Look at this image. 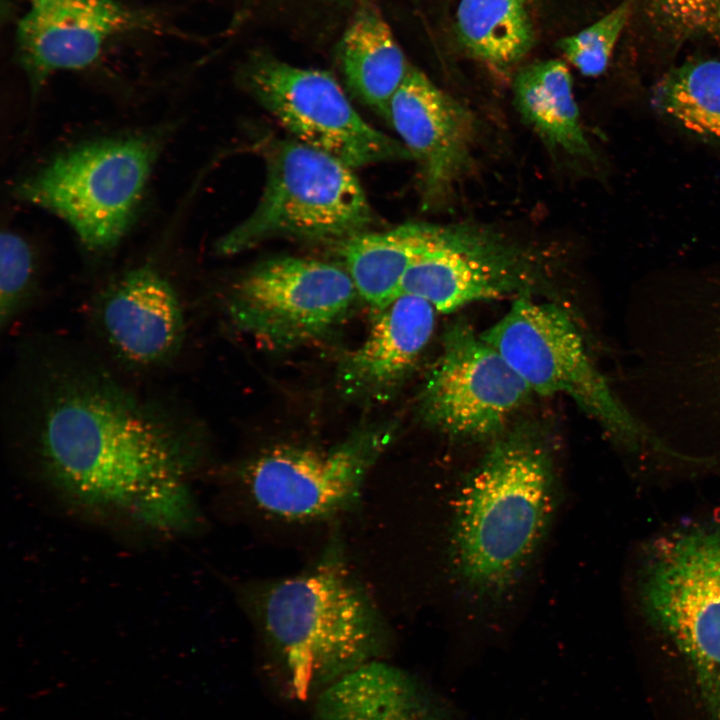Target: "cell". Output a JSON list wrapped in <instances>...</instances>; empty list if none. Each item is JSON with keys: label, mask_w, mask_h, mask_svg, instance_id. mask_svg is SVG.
Here are the masks:
<instances>
[{"label": "cell", "mask_w": 720, "mask_h": 720, "mask_svg": "<svg viewBox=\"0 0 720 720\" xmlns=\"http://www.w3.org/2000/svg\"><path fill=\"white\" fill-rule=\"evenodd\" d=\"M31 421L44 472L66 495L98 510L129 513L159 529L194 518L184 484L200 464V430L114 376L54 361L36 380Z\"/></svg>", "instance_id": "obj_1"}, {"label": "cell", "mask_w": 720, "mask_h": 720, "mask_svg": "<svg viewBox=\"0 0 720 720\" xmlns=\"http://www.w3.org/2000/svg\"><path fill=\"white\" fill-rule=\"evenodd\" d=\"M557 500L551 446L529 428L500 437L463 485L451 563L473 595L493 600L518 580L540 546Z\"/></svg>", "instance_id": "obj_2"}, {"label": "cell", "mask_w": 720, "mask_h": 720, "mask_svg": "<svg viewBox=\"0 0 720 720\" xmlns=\"http://www.w3.org/2000/svg\"><path fill=\"white\" fill-rule=\"evenodd\" d=\"M257 614L292 694L302 701L378 660L387 644L381 616L336 553L266 587Z\"/></svg>", "instance_id": "obj_3"}, {"label": "cell", "mask_w": 720, "mask_h": 720, "mask_svg": "<svg viewBox=\"0 0 720 720\" xmlns=\"http://www.w3.org/2000/svg\"><path fill=\"white\" fill-rule=\"evenodd\" d=\"M637 595L647 623L688 663L708 720H720V518L650 542Z\"/></svg>", "instance_id": "obj_4"}, {"label": "cell", "mask_w": 720, "mask_h": 720, "mask_svg": "<svg viewBox=\"0 0 720 720\" xmlns=\"http://www.w3.org/2000/svg\"><path fill=\"white\" fill-rule=\"evenodd\" d=\"M167 135L166 127L77 145L23 179L16 196L61 218L87 251L108 253L133 224Z\"/></svg>", "instance_id": "obj_5"}, {"label": "cell", "mask_w": 720, "mask_h": 720, "mask_svg": "<svg viewBox=\"0 0 720 720\" xmlns=\"http://www.w3.org/2000/svg\"><path fill=\"white\" fill-rule=\"evenodd\" d=\"M373 214L352 168L295 139L272 145L255 210L216 243L233 255L272 238L342 242L366 231Z\"/></svg>", "instance_id": "obj_6"}, {"label": "cell", "mask_w": 720, "mask_h": 720, "mask_svg": "<svg viewBox=\"0 0 720 720\" xmlns=\"http://www.w3.org/2000/svg\"><path fill=\"white\" fill-rule=\"evenodd\" d=\"M481 336L533 394L569 397L629 450L652 442L594 365L578 328L561 307L521 294Z\"/></svg>", "instance_id": "obj_7"}, {"label": "cell", "mask_w": 720, "mask_h": 720, "mask_svg": "<svg viewBox=\"0 0 720 720\" xmlns=\"http://www.w3.org/2000/svg\"><path fill=\"white\" fill-rule=\"evenodd\" d=\"M359 297L344 267L300 258L266 260L243 275L225 298L234 328L272 350H290L327 335Z\"/></svg>", "instance_id": "obj_8"}, {"label": "cell", "mask_w": 720, "mask_h": 720, "mask_svg": "<svg viewBox=\"0 0 720 720\" xmlns=\"http://www.w3.org/2000/svg\"><path fill=\"white\" fill-rule=\"evenodd\" d=\"M395 434L393 423L365 424L328 449L279 445L253 459L245 484L263 511L287 520L325 519L351 509Z\"/></svg>", "instance_id": "obj_9"}, {"label": "cell", "mask_w": 720, "mask_h": 720, "mask_svg": "<svg viewBox=\"0 0 720 720\" xmlns=\"http://www.w3.org/2000/svg\"><path fill=\"white\" fill-rule=\"evenodd\" d=\"M259 103L294 136L351 168L411 160L403 143L368 124L329 73L257 59L247 74Z\"/></svg>", "instance_id": "obj_10"}, {"label": "cell", "mask_w": 720, "mask_h": 720, "mask_svg": "<svg viewBox=\"0 0 720 720\" xmlns=\"http://www.w3.org/2000/svg\"><path fill=\"white\" fill-rule=\"evenodd\" d=\"M533 393L503 356L463 322L450 326L418 397L431 428L462 439L503 431Z\"/></svg>", "instance_id": "obj_11"}, {"label": "cell", "mask_w": 720, "mask_h": 720, "mask_svg": "<svg viewBox=\"0 0 720 720\" xmlns=\"http://www.w3.org/2000/svg\"><path fill=\"white\" fill-rule=\"evenodd\" d=\"M532 256L502 235L471 225H447L440 242L407 271L401 294L418 296L437 312L498 299L527 289Z\"/></svg>", "instance_id": "obj_12"}, {"label": "cell", "mask_w": 720, "mask_h": 720, "mask_svg": "<svg viewBox=\"0 0 720 720\" xmlns=\"http://www.w3.org/2000/svg\"><path fill=\"white\" fill-rule=\"evenodd\" d=\"M387 120L420 166L425 208L446 204L471 168L476 121L469 109L410 67Z\"/></svg>", "instance_id": "obj_13"}, {"label": "cell", "mask_w": 720, "mask_h": 720, "mask_svg": "<svg viewBox=\"0 0 720 720\" xmlns=\"http://www.w3.org/2000/svg\"><path fill=\"white\" fill-rule=\"evenodd\" d=\"M94 319L110 350L142 368L168 364L180 353L186 321L180 296L156 267L129 269L96 297Z\"/></svg>", "instance_id": "obj_14"}, {"label": "cell", "mask_w": 720, "mask_h": 720, "mask_svg": "<svg viewBox=\"0 0 720 720\" xmlns=\"http://www.w3.org/2000/svg\"><path fill=\"white\" fill-rule=\"evenodd\" d=\"M436 310L426 300L401 294L374 320L362 343L340 361L337 388L347 400L384 403L402 388L427 347Z\"/></svg>", "instance_id": "obj_15"}, {"label": "cell", "mask_w": 720, "mask_h": 720, "mask_svg": "<svg viewBox=\"0 0 720 720\" xmlns=\"http://www.w3.org/2000/svg\"><path fill=\"white\" fill-rule=\"evenodd\" d=\"M132 22L115 0H31L17 41L33 94L52 73L89 66L105 41Z\"/></svg>", "instance_id": "obj_16"}, {"label": "cell", "mask_w": 720, "mask_h": 720, "mask_svg": "<svg viewBox=\"0 0 720 720\" xmlns=\"http://www.w3.org/2000/svg\"><path fill=\"white\" fill-rule=\"evenodd\" d=\"M317 720H451L445 707L408 672L373 660L322 690Z\"/></svg>", "instance_id": "obj_17"}, {"label": "cell", "mask_w": 720, "mask_h": 720, "mask_svg": "<svg viewBox=\"0 0 720 720\" xmlns=\"http://www.w3.org/2000/svg\"><path fill=\"white\" fill-rule=\"evenodd\" d=\"M447 225L408 222L383 232H361L339 243L344 268L372 315L401 292L409 268L443 238Z\"/></svg>", "instance_id": "obj_18"}, {"label": "cell", "mask_w": 720, "mask_h": 720, "mask_svg": "<svg viewBox=\"0 0 720 720\" xmlns=\"http://www.w3.org/2000/svg\"><path fill=\"white\" fill-rule=\"evenodd\" d=\"M512 90L522 120L548 148L576 160L596 162L564 62L550 59L522 67L514 77Z\"/></svg>", "instance_id": "obj_19"}, {"label": "cell", "mask_w": 720, "mask_h": 720, "mask_svg": "<svg viewBox=\"0 0 720 720\" xmlns=\"http://www.w3.org/2000/svg\"><path fill=\"white\" fill-rule=\"evenodd\" d=\"M340 60L352 93L387 119L410 66L377 8L365 5L357 11L344 34Z\"/></svg>", "instance_id": "obj_20"}, {"label": "cell", "mask_w": 720, "mask_h": 720, "mask_svg": "<svg viewBox=\"0 0 720 720\" xmlns=\"http://www.w3.org/2000/svg\"><path fill=\"white\" fill-rule=\"evenodd\" d=\"M697 310L703 314L690 316L698 319L689 327L695 330L683 332L689 335L687 347L681 348L683 355L670 358L673 366L671 380L677 384L679 410H686V416H693L691 424L720 425V292L714 296H702ZM672 364H667L672 365Z\"/></svg>", "instance_id": "obj_21"}, {"label": "cell", "mask_w": 720, "mask_h": 720, "mask_svg": "<svg viewBox=\"0 0 720 720\" xmlns=\"http://www.w3.org/2000/svg\"><path fill=\"white\" fill-rule=\"evenodd\" d=\"M456 30L470 55L497 70H507L533 45L530 1L460 0Z\"/></svg>", "instance_id": "obj_22"}, {"label": "cell", "mask_w": 720, "mask_h": 720, "mask_svg": "<svg viewBox=\"0 0 720 720\" xmlns=\"http://www.w3.org/2000/svg\"><path fill=\"white\" fill-rule=\"evenodd\" d=\"M653 105L682 129L720 142V61L694 60L674 67L657 84Z\"/></svg>", "instance_id": "obj_23"}, {"label": "cell", "mask_w": 720, "mask_h": 720, "mask_svg": "<svg viewBox=\"0 0 720 720\" xmlns=\"http://www.w3.org/2000/svg\"><path fill=\"white\" fill-rule=\"evenodd\" d=\"M634 10L633 0H624L603 17L559 41V48L577 70L588 77L601 75Z\"/></svg>", "instance_id": "obj_24"}, {"label": "cell", "mask_w": 720, "mask_h": 720, "mask_svg": "<svg viewBox=\"0 0 720 720\" xmlns=\"http://www.w3.org/2000/svg\"><path fill=\"white\" fill-rule=\"evenodd\" d=\"M658 32L674 43L708 38L720 42V0H633Z\"/></svg>", "instance_id": "obj_25"}, {"label": "cell", "mask_w": 720, "mask_h": 720, "mask_svg": "<svg viewBox=\"0 0 720 720\" xmlns=\"http://www.w3.org/2000/svg\"><path fill=\"white\" fill-rule=\"evenodd\" d=\"M36 262L32 247L19 234L4 231L0 239V320L5 328L32 297Z\"/></svg>", "instance_id": "obj_26"}]
</instances>
